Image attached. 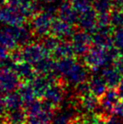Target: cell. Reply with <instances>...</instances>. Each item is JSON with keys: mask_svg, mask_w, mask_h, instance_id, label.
Returning <instances> with one entry per match:
<instances>
[{"mask_svg": "<svg viewBox=\"0 0 123 124\" xmlns=\"http://www.w3.org/2000/svg\"><path fill=\"white\" fill-rule=\"evenodd\" d=\"M83 57L85 64L92 70L101 69L111 62L107 53V49L95 45L91 46L88 53Z\"/></svg>", "mask_w": 123, "mask_h": 124, "instance_id": "6da1fadb", "label": "cell"}, {"mask_svg": "<svg viewBox=\"0 0 123 124\" xmlns=\"http://www.w3.org/2000/svg\"><path fill=\"white\" fill-rule=\"evenodd\" d=\"M55 16L45 11H42L32 17L31 28L34 35L38 37H44L50 34L51 25Z\"/></svg>", "mask_w": 123, "mask_h": 124, "instance_id": "7a4b0ae2", "label": "cell"}, {"mask_svg": "<svg viewBox=\"0 0 123 124\" xmlns=\"http://www.w3.org/2000/svg\"><path fill=\"white\" fill-rule=\"evenodd\" d=\"M22 51L24 61L33 65L43 59L51 56V53L42 44L37 43H29L22 47Z\"/></svg>", "mask_w": 123, "mask_h": 124, "instance_id": "3957f363", "label": "cell"}, {"mask_svg": "<svg viewBox=\"0 0 123 124\" xmlns=\"http://www.w3.org/2000/svg\"><path fill=\"white\" fill-rule=\"evenodd\" d=\"M71 43L75 55L84 56L92 46V37L91 34L84 30L74 32L71 38Z\"/></svg>", "mask_w": 123, "mask_h": 124, "instance_id": "277c9868", "label": "cell"}, {"mask_svg": "<svg viewBox=\"0 0 123 124\" xmlns=\"http://www.w3.org/2000/svg\"><path fill=\"white\" fill-rule=\"evenodd\" d=\"M66 85H67L66 81L63 78H60L57 83L52 84L48 88L44 99L48 101L52 105H54L57 109L64 100Z\"/></svg>", "mask_w": 123, "mask_h": 124, "instance_id": "5b68a950", "label": "cell"}, {"mask_svg": "<svg viewBox=\"0 0 123 124\" xmlns=\"http://www.w3.org/2000/svg\"><path fill=\"white\" fill-rule=\"evenodd\" d=\"M27 18L16 7L7 5L0 9V23L7 25H24Z\"/></svg>", "mask_w": 123, "mask_h": 124, "instance_id": "8992f818", "label": "cell"}, {"mask_svg": "<svg viewBox=\"0 0 123 124\" xmlns=\"http://www.w3.org/2000/svg\"><path fill=\"white\" fill-rule=\"evenodd\" d=\"M79 13L73 8L71 1L63 0L58 5V16L60 19L71 24H78Z\"/></svg>", "mask_w": 123, "mask_h": 124, "instance_id": "52a82bcc", "label": "cell"}, {"mask_svg": "<svg viewBox=\"0 0 123 124\" xmlns=\"http://www.w3.org/2000/svg\"><path fill=\"white\" fill-rule=\"evenodd\" d=\"M74 30L72 24H69L62 19H54L51 25L50 34L58 37L61 40H64L66 38H72V35L74 34Z\"/></svg>", "mask_w": 123, "mask_h": 124, "instance_id": "ba28073f", "label": "cell"}, {"mask_svg": "<svg viewBox=\"0 0 123 124\" xmlns=\"http://www.w3.org/2000/svg\"><path fill=\"white\" fill-rule=\"evenodd\" d=\"M97 15L98 13L92 7L90 10L80 15L78 24L82 30L88 32L89 34L95 33L98 27L97 24Z\"/></svg>", "mask_w": 123, "mask_h": 124, "instance_id": "9c48e42d", "label": "cell"}, {"mask_svg": "<svg viewBox=\"0 0 123 124\" xmlns=\"http://www.w3.org/2000/svg\"><path fill=\"white\" fill-rule=\"evenodd\" d=\"M110 25L105 27H97L95 33L92 34V44L104 48L113 46V39Z\"/></svg>", "mask_w": 123, "mask_h": 124, "instance_id": "30bf717a", "label": "cell"}, {"mask_svg": "<svg viewBox=\"0 0 123 124\" xmlns=\"http://www.w3.org/2000/svg\"><path fill=\"white\" fill-rule=\"evenodd\" d=\"M88 76V72L86 71L85 66L80 64L76 62L69 72L63 76V79L66 81L67 83H72L74 85H77L78 83L82 82H86Z\"/></svg>", "mask_w": 123, "mask_h": 124, "instance_id": "8fae6325", "label": "cell"}, {"mask_svg": "<svg viewBox=\"0 0 123 124\" xmlns=\"http://www.w3.org/2000/svg\"><path fill=\"white\" fill-rule=\"evenodd\" d=\"M12 71H14L16 75L20 78L22 82L31 83L37 75V72L33 64L27 62H22L19 63H15Z\"/></svg>", "mask_w": 123, "mask_h": 124, "instance_id": "7c38bea8", "label": "cell"}, {"mask_svg": "<svg viewBox=\"0 0 123 124\" xmlns=\"http://www.w3.org/2000/svg\"><path fill=\"white\" fill-rule=\"evenodd\" d=\"M100 75L102 76L109 88H117L123 76L115 66H110L109 64L101 68Z\"/></svg>", "mask_w": 123, "mask_h": 124, "instance_id": "4fadbf2b", "label": "cell"}, {"mask_svg": "<svg viewBox=\"0 0 123 124\" xmlns=\"http://www.w3.org/2000/svg\"><path fill=\"white\" fill-rule=\"evenodd\" d=\"M31 84L34 88L36 98L37 99H44L46 91L53 83L46 75L37 74L35 76V78L31 82Z\"/></svg>", "mask_w": 123, "mask_h": 124, "instance_id": "5bb4252c", "label": "cell"}, {"mask_svg": "<svg viewBox=\"0 0 123 124\" xmlns=\"http://www.w3.org/2000/svg\"><path fill=\"white\" fill-rule=\"evenodd\" d=\"M56 65H57V61L52 58L51 56H49V57H46V58L36 62L35 64H34V67L37 72V74L47 75V74L54 73V72L58 73L57 70H56Z\"/></svg>", "mask_w": 123, "mask_h": 124, "instance_id": "9a60e30c", "label": "cell"}, {"mask_svg": "<svg viewBox=\"0 0 123 124\" xmlns=\"http://www.w3.org/2000/svg\"><path fill=\"white\" fill-rule=\"evenodd\" d=\"M73 55H75V54L72 48V43L64 40H62L61 44L51 53V57L56 61L69 57H73Z\"/></svg>", "mask_w": 123, "mask_h": 124, "instance_id": "2e32d148", "label": "cell"}, {"mask_svg": "<svg viewBox=\"0 0 123 124\" xmlns=\"http://www.w3.org/2000/svg\"><path fill=\"white\" fill-rule=\"evenodd\" d=\"M100 105V98L94 95L92 93H89L80 97V108L86 111L87 113L95 111Z\"/></svg>", "mask_w": 123, "mask_h": 124, "instance_id": "e0dca14e", "label": "cell"}, {"mask_svg": "<svg viewBox=\"0 0 123 124\" xmlns=\"http://www.w3.org/2000/svg\"><path fill=\"white\" fill-rule=\"evenodd\" d=\"M17 93L20 94L21 98L24 103V107L27 106L28 104L32 103L33 101H34L37 99L31 83L22 82L19 87L17 88Z\"/></svg>", "mask_w": 123, "mask_h": 124, "instance_id": "ac0fdd59", "label": "cell"}, {"mask_svg": "<svg viewBox=\"0 0 123 124\" xmlns=\"http://www.w3.org/2000/svg\"><path fill=\"white\" fill-rule=\"evenodd\" d=\"M5 117L7 124H26L27 121V113L23 107L8 110Z\"/></svg>", "mask_w": 123, "mask_h": 124, "instance_id": "d6986e66", "label": "cell"}, {"mask_svg": "<svg viewBox=\"0 0 123 124\" xmlns=\"http://www.w3.org/2000/svg\"><path fill=\"white\" fill-rule=\"evenodd\" d=\"M90 88H91V93H92L97 97H101L105 93L108 85L106 82L104 81L102 76L100 75H94L90 81Z\"/></svg>", "mask_w": 123, "mask_h": 124, "instance_id": "ffe728a7", "label": "cell"}, {"mask_svg": "<svg viewBox=\"0 0 123 124\" xmlns=\"http://www.w3.org/2000/svg\"><path fill=\"white\" fill-rule=\"evenodd\" d=\"M0 45L5 46L8 50H13V49L16 48V47H19L16 40L6 29V27H3L0 29Z\"/></svg>", "mask_w": 123, "mask_h": 124, "instance_id": "44dd1931", "label": "cell"}, {"mask_svg": "<svg viewBox=\"0 0 123 124\" xmlns=\"http://www.w3.org/2000/svg\"><path fill=\"white\" fill-rule=\"evenodd\" d=\"M5 99L7 101V107L9 110H15L18 108H22L24 107V103L22 98H21L20 94L16 92H12L5 95Z\"/></svg>", "mask_w": 123, "mask_h": 124, "instance_id": "7402d4cb", "label": "cell"}, {"mask_svg": "<svg viewBox=\"0 0 123 124\" xmlns=\"http://www.w3.org/2000/svg\"><path fill=\"white\" fill-rule=\"evenodd\" d=\"M92 7L98 14L109 13L113 8V2L112 0H94Z\"/></svg>", "mask_w": 123, "mask_h": 124, "instance_id": "603a6c76", "label": "cell"}, {"mask_svg": "<svg viewBox=\"0 0 123 124\" xmlns=\"http://www.w3.org/2000/svg\"><path fill=\"white\" fill-rule=\"evenodd\" d=\"M61 39H59L58 37H56V36L50 34V35H47L43 37L41 44L47 49L49 52L52 53L61 44Z\"/></svg>", "mask_w": 123, "mask_h": 124, "instance_id": "cb8c5ba5", "label": "cell"}, {"mask_svg": "<svg viewBox=\"0 0 123 124\" xmlns=\"http://www.w3.org/2000/svg\"><path fill=\"white\" fill-rule=\"evenodd\" d=\"M110 14V24L116 28L123 27V10L112 8Z\"/></svg>", "mask_w": 123, "mask_h": 124, "instance_id": "d4e9b609", "label": "cell"}, {"mask_svg": "<svg viewBox=\"0 0 123 124\" xmlns=\"http://www.w3.org/2000/svg\"><path fill=\"white\" fill-rule=\"evenodd\" d=\"M73 8L81 15L92 8V3L91 0H71Z\"/></svg>", "mask_w": 123, "mask_h": 124, "instance_id": "484cf974", "label": "cell"}, {"mask_svg": "<svg viewBox=\"0 0 123 124\" xmlns=\"http://www.w3.org/2000/svg\"><path fill=\"white\" fill-rule=\"evenodd\" d=\"M113 45L119 50H123V28H116L112 32Z\"/></svg>", "mask_w": 123, "mask_h": 124, "instance_id": "4316f807", "label": "cell"}, {"mask_svg": "<svg viewBox=\"0 0 123 124\" xmlns=\"http://www.w3.org/2000/svg\"><path fill=\"white\" fill-rule=\"evenodd\" d=\"M72 121L69 114L63 110L57 114H54V119L52 121V124H70V121Z\"/></svg>", "mask_w": 123, "mask_h": 124, "instance_id": "83f0119b", "label": "cell"}, {"mask_svg": "<svg viewBox=\"0 0 123 124\" xmlns=\"http://www.w3.org/2000/svg\"><path fill=\"white\" fill-rule=\"evenodd\" d=\"M9 58L15 62V63H19V62H24V56H23V51L22 47H16V48L10 50L9 52Z\"/></svg>", "mask_w": 123, "mask_h": 124, "instance_id": "f1b7e54d", "label": "cell"}, {"mask_svg": "<svg viewBox=\"0 0 123 124\" xmlns=\"http://www.w3.org/2000/svg\"><path fill=\"white\" fill-rule=\"evenodd\" d=\"M97 24L98 27H105L110 24V14L109 13H100L97 15Z\"/></svg>", "mask_w": 123, "mask_h": 124, "instance_id": "f546056e", "label": "cell"}, {"mask_svg": "<svg viewBox=\"0 0 123 124\" xmlns=\"http://www.w3.org/2000/svg\"><path fill=\"white\" fill-rule=\"evenodd\" d=\"M91 93L90 83L86 82H82L81 83H78L75 87V95L78 97H82L87 93Z\"/></svg>", "mask_w": 123, "mask_h": 124, "instance_id": "4dcf8cb0", "label": "cell"}, {"mask_svg": "<svg viewBox=\"0 0 123 124\" xmlns=\"http://www.w3.org/2000/svg\"><path fill=\"white\" fill-rule=\"evenodd\" d=\"M8 107H7V101L5 99V95L4 96H0V116H6L7 113L8 112Z\"/></svg>", "mask_w": 123, "mask_h": 124, "instance_id": "1f68e13d", "label": "cell"}, {"mask_svg": "<svg viewBox=\"0 0 123 124\" xmlns=\"http://www.w3.org/2000/svg\"><path fill=\"white\" fill-rule=\"evenodd\" d=\"M114 66L117 68V70L123 75V54H120L118 58L113 62Z\"/></svg>", "mask_w": 123, "mask_h": 124, "instance_id": "d6a6232c", "label": "cell"}, {"mask_svg": "<svg viewBox=\"0 0 123 124\" xmlns=\"http://www.w3.org/2000/svg\"><path fill=\"white\" fill-rule=\"evenodd\" d=\"M114 113L123 119V99L120 101V102L117 104V106L115 107Z\"/></svg>", "mask_w": 123, "mask_h": 124, "instance_id": "836d02e7", "label": "cell"}, {"mask_svg": "<svg viewBox=\"0 0 123 124\" xmlns=\"http://www.w3.org/2000/svg\"><path fill=\"white\" fill-rule=\"evenodd\" d=\"M7 50L8 49L6 48L2 45H0V59H6L9 57V52Z\"/></svg>", "mask_w": 123, "mask_h": 124, "instance_id": "e575fe53", "label": "cell"}, {"mask_svg": "<svg viewBox=\"0 0 123 124\" xmlns=\"http://www.w3.org/2000/svg\"><path fill=\"white\" fill-rule=\"evenodd\" d=\"M117 92L119 93V96H120V100H122L123 99V76L121 81L119 83V85L117 86Z\"/></svg>", "mask_w": 123, "mask_h": 124, "instance_id": "d590c367", "label": "cell"}, {"mask_svg": "<svg viewBox=\"0 0 123 124\" xmlns=\"http://www.w3.org/2000/svg\"><path fill=\"white\" fill-rule=\"evenodd\" d=\"M113 8L122 9L123 10V0H112Z\"/></svg>", "mask_w": 123, "mask_h": 124, "instance_id": "8d00e7d4", "label": "cell"}, {"mask_svg": "<svg viewBox=\"0 0 123 124\" xmlns=\"http://www.w3.org/2000/svg\"><path fill=\"white\" fill-rule=\"evenodd\" d=\"M106 124H121V122H120V120H118L117 118L111 116L109 120L106 121Z\"/></svg>", "mask_w": 123, "mask_h": 124, "instance_id": "74e56055", "label": "cell"}, {"mask_svg": "<svg viewBox=\"0 0 123 124\" xmlns=\"http://www.w3.org/2000/svg\"><path fill=\"white\" fill-rule=\"evenodd\" d=\"M94 124H106V121H104V120H102V119H100V120H98Z\"/></svg>", "mask_w": 123, "mask_h": 124, "instance_id": "f35d334b", "label": "cell"}, {"mask_svg": "<svg viewBox=\"0 0 123 124\" xmlns=\"http://www.w3.org/2000/svg\"><path fill=\"white\" fill-rule=\"evenodd\" d=\"M7 1H8V0H0V6L5 5L6 3H7Z\"/></svg>", "mask_w": 123, "mask_h": 124, "instance_id": "ab89813d", "label": "cell"}, {"mask_svg": "<svg viewBox=\"0 0 123 124\" xmlns=\"http://www.w3.org/2000/svg\"><path fill=\"white\" fill-rule=\"evenodd\" d=\"M45 3H52V2H54V0H43Z\"/></svg>", "mask_w": 123, "mask_h": 124, "instance_id": "60d3db41", "label": "cell"}]
</instances>
